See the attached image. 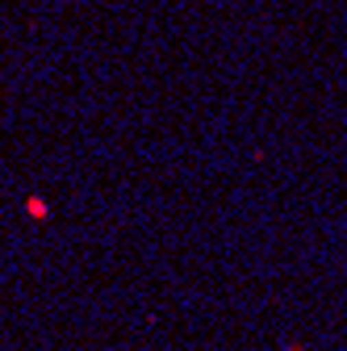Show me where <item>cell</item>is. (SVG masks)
<instances>
[{"instance_id": "6da1fadb", "label": "cell", "mask_w": 347, "mask_h": 351, "mask_svg": "<svg viewBox=\"0 0 347 351\" xmlns=\"http://www.w3.org/2000/svg\"><path fill=\"white\" fill-rule=\"evenodd\" d=\"M289 351H301V347H289Z\"/></svg>"}]
</instances>
